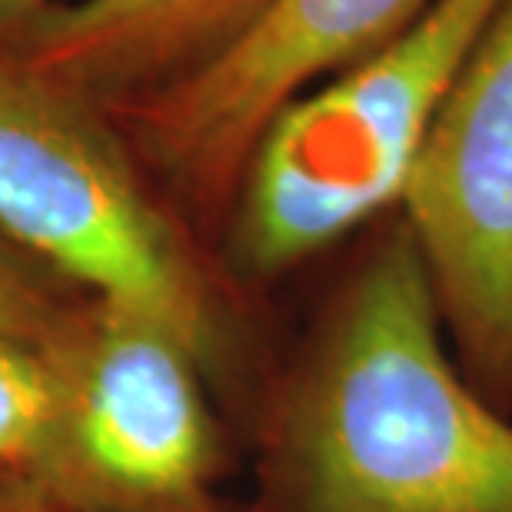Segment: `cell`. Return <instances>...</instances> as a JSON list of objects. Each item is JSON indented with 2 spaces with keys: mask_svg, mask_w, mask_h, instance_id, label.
Masks as SVG:
<instances>
[{
  "mask_svg": "<svg viewBox=\"0 0 512 512\" xmlns=\"http://www.w3.org/2000/svg\"><path fill=\"white\" fill-rule=\"evenodd\" d=\"M247 436L237 512H512V416L459 370L399 210L350 240Z\"/></svg>",
  "mask_w": 512,
  "mask_h": 512,
  "instance_id": "6da1fadb",
  "label": "cell"
},
{
  "mask_svg": "<svg viewBox=\"0 0 512 512\" xmlns=\"http://www.w3.org/2000/svg\"><path fill=\"white\" fill-rule=\"evenodd\" d=\"M0 230L87 300L150 316L200 356L247 433L280 346L104 110L0 60Z\"/></svg>",
  "mask_w": 512,
  "mask_h": 512,
  "instance_id": "7a4b0ae2",
  "label": "cell"
},
{
  "mask_svg": "<svg viewBox=\"0 0 512 512\" xmlns=\"http://www.w3.org/2000/svg\"><path fill=\"white\" fill-rule=\"evenodd\" d=\"M503 0H429L413 24L263 130L217 256L243 293L270 286L399 210L423 143Z\"/></svg>",
  "mask_w": 512,
  "mask_h": 512,
  "instance_id": "3957f363",
  "label": "cell"
},
{
  "mask_svg": "<svg viewBox=\"0 0 512 512\" xmlns=\"http://www.w3.org/2000/svg\"><path fill=\"white\" fill-rule=\"evenodd\" d=\"M60 419L37 486L67 512H237L220 496L233 419L187 340L80 300L47 343Z\"/></svg>",
  "mask_w": 512,
  "mask_h": 512,
  "instance_id": "277c9868",
  "label": "cell"
},
{
  "mask_svg": "<svg viewBox=\"0 0 512 512\" xmlns=\"http://www.w3.org/2000/svg\"><path fill=\"white\" fill-rule=\"evenodd\" d=\"M429 0H276L197 74L104 110L173 213L217 250L247 160L283 107L373 54Z\"/></svg>",
  "mask_w": 512,
  "mask_h": 512,
  "instance_id": "5b68a950",
  "label": "cell"
},
{
  "mask_svg": "<svg viewBox=\"0 0 512 512\" xmlns=\"http://www.w3.org/2000/svg\"><path fill=\"white\" fill-rule=\"evenodd\" d=\"M399 213L459 370L512 416V0L459 70Z\"/></svg>",
  "mask_w": 512,
  "mask_h": 512,
  "instance_id": "8992f818",
  "label": "cell"
},
{
  "mask_svg": "<svg viewBox=\"0 0 512 512\" xmlns=\"http://www.w3.org/2000/svg\"><path fill=\"white\" fill-rule=\"evenodd\" d=\"M276 0H80L57 4L0 60L100 110L197 74L240 44Z\"/></svg>",
  "mask_w": 512,
  "mask_h": 512,
  "instance_id": "52a82bcc",
  "label": "cell"
},
{
  "mask_svg": "<svg viewBox=\"0 0 512 512\" xmlns=\"http://www.w3.org/2000/svg\"><path fill=\"white\" fill-rule=\"evenodd\" d=\"M60 376L44 343L0 336V476L37 483L57 439Z\"/></svg>",
  "mask_w": 512,
  "mask_h": 512,
  "instance_id": "ba28073f",
  "label": "cell"
},
{
  "mask_svg": "<svg viewBox=\"0 0 512 512\" xmlns=\"http://www.w3.org/2000/svg\"><path fill=\"white\" fill-rule=\"evenodd\" d=\"M77 303L60 300L50 283L30 273L14 253L0 247V336L27 343H50L64 330Z\"/></svg>",
  "mask_w": 512,
  "mask_h": 512,
  "instance_id": "9c48e42d",
  "label": "cell"
},
{
  "mask_svg": "<svg viewBox=\"0 0 512 512\" xmlns=\"http://www.w3.org/2000/svg\"><path fill=\"white\" fill-rule=\"evenodd\" d=\"M0 512H67L30 479L0 476Z\"/></svg>",
  "mask_w": 512,
  "mask_h": 512,
  "instance_id": "30bf717a",
  "label": "cell"
},
{
  "mask_svg": "<svg viewBox=\"0 0 512 512\" xmlns=\"http://www.w3.org/2000/svg\"><path fill=\"white\" fill-rule=\"evenodd\" d=\"M54 10V0H0V47L14 40L20 30Z\"/></svg>",
  "mask_w": 512,
  "mask_h": 512,
  "instance_id": "8fae6325",
  "label": "cell"
}]
</instances>
